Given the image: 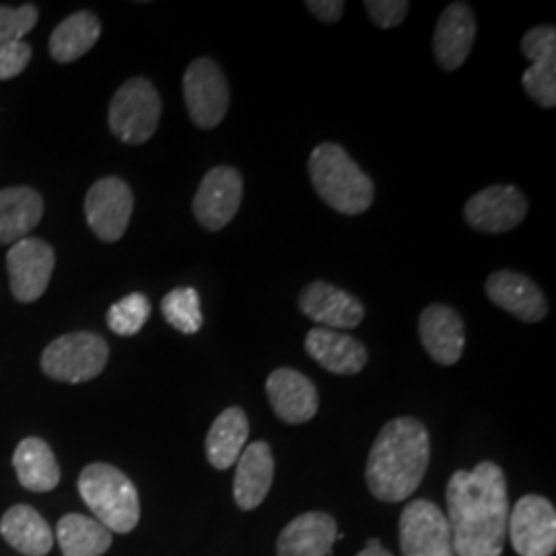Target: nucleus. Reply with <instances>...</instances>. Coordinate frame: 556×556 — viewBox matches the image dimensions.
Instances as JSON below:
<instances>
[{
	"mask_svg": "<svg viewBox=\"0 0 556 556\" xmlns=\"http://www.w3.org/2000/svg\"><path fill=\"white\" fill-rule=\"evenodd\" d=\"M184 101L192 122L211 130L219 126L229 112V83L219 64L208 56L197 59L184 75Z\"/></svg>",
	"mask_w": 556,
	"mask_h": 556,
	"instance_id": "7",
	"label": "nucleus"
},
{
	"mask_svg": "<svg viewBox=\"0 0 556 556\" xmlns=\"http://www.w3.org/2000/svg\"><path fill=\"white\" fill-rule=\"evenodd\" d=\"M151 316V301L142 293H130L108 312V328L118 337H135Z\"/></svg>",
	"mask_w": 556,
	"mask_h": 556,
	"instance_id": "30",
	"label": "nucleus"
},
{
	"mask_svg": "<svg viewBox=\"0 0 556 556\" xmlns=\"http://www.w3.org/2000/svg\"><path fill=\"white\" fill-rule=\"evenodd\" d=\"M161 314L181 334H197L204 324L199 293L192 287H179L169 291L161 301Z\"/></svg>",
	"mask_w": 556,
	"mask_h": 556,
	"instance_id": "29",
	"label": "nucleus"
},
{
	"mask_svg": "<svg viewBox=\"0 0 556 556\" xmlns=\"http://www.w3.org/2000/svg\"><path fill=\"white\" fill-rule=\"evenodd\" d=\"M233 498L243 511H252L268 497L275 478V457L268 443L254 441L239 456Z\"/></svg>",
	"mask_w": 556,
	"mask_h": 556,
	"instance_id": "21",
	"label": "nucleus"
},
{
	"mask_svg": "<svg viewBox=\"0 0 556 556\" xmlns=\"http://www.w3.org/2000/svg\"><path fill=\"white\" fill-rule=\"evenodd\" d=\"M305 351L326 371L337 376H357L369 358L365 344L357 338L319 326L307 332Z\"/></svg>",
	"mask_w": 556,
	"mask_h": 556,
	"instance_id": "20",
	"label": "nucleus"
},
{
	"mask_svg": "<svg viewBox=\"0 0 556 556\" xmlns=\"http://www.w3.org/2000/svg\"><path fill=\"white\" fill-rule=\"evenodd\" d=\"M56 540L64 556H101L110 551L114 538L98 519L68 514L56 526Z\"/></svg>",
	"mask_w": 556,
	"mask_h": 556,
	"instance_id": "28",
	"label": "nucleus"
},
{
	"mask_svg": "<svg viewBox=\"0 0 556 556\" xmlns=\"http://www.w3.org/2000/svg\"><path fill=\"white\" fill-rule=\"evenodd\" d=\"M79 493L91 514L112 534H128L139 526V491L116 466L89 464L80 472Z\"/></svg>",
	"mask_w": 556,
	"mask_h": 556,
	"instance_id": "4",
	"label": "nucleus"
},
{
	"mask_svg": "<svg viewBox=\"0 0 556 556\" xmlns=\"http://www.w3.org/2000/svg\"><path fill=\"white\" fill-rule=\"evenodd\" d=\"M363 7L378 27L392 29L404 21L408 9H410V2H406V0H367V2H363Z\"/></svg>",
	"mask_w": 556,
	"mask_h": 556,
	"instance_id": "32",
	"label": "nucleus"
},
{
	"mask_svg": "<svg viewBox=\"0 0 556 556\" xmlns=\"http://www.w3.org/2000/svg\"><path fill=\"white\" fill-rule=\"evenodd\" d=\"M13 466L21 486L27 491L48 493L59 486V462L43 439H23L13 454Z\"/></svg>",
	"mask_w": 556,
	"mask_h": 556,
	"instance_id": "26",
	"label": "nucleus"
},
{
	"mask_svg": "<svg viewBox=\"0 0 556 556\" xmlns=\"http://www.w3.org/2000/svg\"><path fill=\"white\" fill-rule=\"evenodd\" d=\"M402 556H456L447 517L435 503L417 498L397 521Z\"/></svg>",
	"mask_w": 556,
	"mask_h": 556,
	"instance_id": "8",
	"label": "nucleus"
},
{
	"mask_svg": "<svg viewBox=\"0 0 556 556\" xmlns=\"http://www.w3.org/2000/svg\"><path fill=\"white\" fill-rule=\"evenodd\" d=\"M299 309L303 316L318 321L319 328L328 330H351L365 318V307L355 295L326 280L309 282L301 291Z\"/></svg>",
	"mask_w": 556,
	"mask_h": 556,
	"instance_id": "15",
	"label": "nucleus"
},
{
	"mask_svg": "<svg viewBox=\"0 0 556 556\" xmlns=\"http://www.w3.org/2000/svg\"><path fill=\"white\" fill-rule=\"evenodd\" d=\"M486 298L526 324L546 318L548 301L532 278L514 270H497L486 280Z\"/></svg>",
	"mask_w": 556,
	"mask_h": 556,
	"instance_id": "19",
	"label": "nucleus"
},
{
	"mask_svg": "<svg viewBox=\"0 0 556 556\" xmlns=\"http://www.w3.org/2000/svg\"><path fill=\"white\" fill-rule=\"evenodd\" d=\"M477 40V17L466 2H452L438 21L433 54L443 71H457Z\"/></svg>",
	"mask_w": 556,
	"mask_h": 556,
	"instance_id": "17",
	"label": "nucleus"
},
{
	"mask_svg": "<svg viewBox=\"0 0 556 556\" xmlns=\"http://www.w3.org/2000/svg\"><path fill=\"white\" fill-rule=\"evenodd\" d=\"M31 60V48L25 41L0 46V80L15 79Z\"/></svg>",
	"mask_w": 556,
	"mask_h": 556,
	"instance_id": "33",
	"label": "nucleus"
},
{
	"mask_svg": "<svg viewBox=\"0 0 556 556\" xmlns=\"http://www.w3.org/2000/svg\"><path fill=\"white\" fill-rule=\"evenodd\" d=\"M521 52L530 60V68L523 73L521 83L528 98L536 101L540 108L556 105V27L538 25L532 27L523 40Z\"/></svg>",
	"mask_w": 556,
	"mask_h": 556,
	"instance_id": "14",
	"label": "nucleus"
},
{
	"mask_svg": "<svg viewBox=\"0 0 556 556\" xmlns=\"http://www.w3.org/2000/svg\"><path fill=\"white\" fill-rule=\"evenodd\" d=\"M135 197L130 186L119 178L96 181L85 199V217L91 231L108 243L118 241L132 217Z\"/></svg>",
	"mask_w": 556,
	"mask_h": 556,
	"instance_id": "10",
	"label": "nucleus"
},
{
	"mask_svg": "<svg viewBox=\"0 0 556 556\" xmlns=\"http://www.w3.org/2000/svg\"><path fill=\"white\" fill-rule=\"evenodd\" d=\"M309 178L319 199L340 215H363L376 199V186L337 142H321L309 155Z\"/></svg>",
	"mask_w": 556,
	"mask_h": 556,
	"instance_id": "3",
	"label": "nucleus"
},
{
	"mask_svg": "<svg viewBox=\"0 0 556 556\" xmlns=\"http://www.w3.org/2000/svg\"><path fill=\"white\" fill-rule=\"evenodd\" d=\"M528 215V199L516 186H489L464 206V219L480 233H507Z\"/></svg>",
	"mask_w": 556,
	"mask_h": 556,
	"instance_id": "13",
	"label": "nucleus"
},
{
	"mask_svg": "<svg viewBox=\"0 0 556 556\" xmlns=\"http://www.w3.org/2000/svg\"><path fill=\"white\" fill-rule=\"evenodd\" d=\"M266 396L282 422L303 425L318 415V388L295 369H275L266 379Z\"/></svg>",
	"mask_w": 556,
	"mask_h": 556,
	"instance_id": "16",
	"label": "nucleus"
},
{
	"mask_svg": "<svg viewBox=\"0 0 556 556\" xmlns=\"http://www.w3.org/2000/svg\"><path fill=\"white\" fill-rule=\"evenodd\" d=\"M38 7L21 4V7H2L0 4V46L21 41L38 23Z\"/></svg>",
	"mask_w": 556,
	"mask_h": 556,
	"instance_id": "31",
	"label": "nucleus"
},
{
	"mask_svg": "<svg viewBox=\"0 0 556 556\" xmlns=\"http://www.w3.org/2000/svg\"><path fill=\"white\" fill-rule=\"evenodd\" d=\"M100 36L101 23L98 15H93L91 11H79L62 21L52 31L48 41L50 56L60 64L75 62L83 59L100 41Z\"/></svg>",
	"mask_w": 556,
	"mask_h": 556,
	"instance_id": "27",
	"label": "nucleus"
},
{
	"mask_svg": "<svg viewBox=\"0 0 556 556\" xmlns=\"http://www.w3.org/2000/svg\"><path fill=\"white\" fill-rule=\"evenodd\" d=\"M357 556H394L388 548H383L381 546V542H379L378 538H374V540H369L367 544H365V548L358 553Z\"/></svg>",
	"mask_w": 556,
	"mask_h": 556,
	"instance_id": "35",
	"label": "nucleus"
},
{
	"mask_svg": "<svg viewBox=\"0 0 556 556\" xmlns=\"http://www.w3.org/2000/svg\"><path fill=\"white\" fill-rule=\"evenodd\" d=\"M54 250L43 239L25 238L13 243L7 254L11 293L21 303H31L43 295L54 270Z\"/></svg>",
	"mask_w": 556,
	"mask_h": 556,
	"instance_id": "12",
	"label": "nucleus"
},
{
	"mask_svg": "<svg viewBox=\"0 0 556 556\" xmlns=\"http://www.w3.org/2000/svg\"><path fill=\"white\" fill-rule=\"evenodd\" d=\"M429 459L431 439L427 427L417 418H394L383 425L367 457V489L383 503L406 501L420 486Z\"/></svg>",
	"mask_w": 556,
	"mask_h": 556,
	"instance_id": "2",
	"label": "nucleus"
},
{
	"mask_svg": "<svg viewBox=\"0 0 556 556\" xmlns=\"http://www.w3.org/2000/svg\"><path fill=\"white\" fill-rule=\"evenodd\" d=\"M507 536L519 556H553L556 551V511L548 498L526 495L509 514Z\"/></svg>",
	"mask_w": 556,
	"mask_h": 556,
	"instance_id": "9",
	"label": "nucleus"
},
{
	"mask_svg": "<svg viewBox=\"0 0 556 556\" xmlns=\"http://www.w3.org/2000/svg\"><path fill=\"white\" fill-rule=\"evenodd\" d=\"M243 199V178L236 167H213L202 181L194 197V217L208 231L225 229L238 215Z\"/></svg>",
	"mask_w": 556,
	"mask_h": 556,
	"instance_id": "11",
	"label": "nucleus"
},
{
	"mask_svg": "<svg viewBox=\"0 0 556 556\" xmlns=\"http://www.w3.org/2000/svg\"><path fill=\"white\" fill-rule=\"evenodd\" d=\"M110 358L108 342L96 332H71L50 342L41 353V369L48 378L64 383L96 379Z\"/></svg>",
	"mask_w": 556,
	"mask_h": 556,
	"instance_id": "6",
	"label": "nucleus"
},
{
	"mask_svg": "<svg viewBox=\"0 0 556 556\" xmlns=\"http://www.w3.org/2000/svg\"><path fill=\"white\" fill-rule=\"evenodd\" d=\"M250 438V422L243 408L223 410L206 435V459L215 470H229L238 462Z\"/></svg>",
	"mask_w": 556,
	"mask_h": 556,
	"instance_id": "24",
	"label": "nucleus"
},
{
	"mask_svg": "<svg viewBox=\"0 0 556 556\" xmlns=\"http://www.w3.org/2000/svg\"><path fill=\"white\" fill-rule=\"evenodd\" d=\"M305 7L314 17H318L321 23H337L342 13H344V2L342 0H307Z\"/></svg>",
	"mask_w": 556,
	"mask_h": 556,
	"instance_id": "34",
	"label": "nucleus"
},
{
	"mask_svg": "<svg viewBox=\"0 0 556 556\" xmlns=\"http://www.w3.org/2000/svg\"><path fill=\"white\" fill-rule=\"evenodd\" d=\"M43 217L40 192L27 186L0 190V245L27 238Z\"/></svg>",
	"mask_w": 556,
	"mask_h": 556,
	"instance_id": "23",
	"label": "nucleus"
},
{
	"mask_svg": "<svg viewBox=\"0 0 556 556\" xmlns=\"http://www.w3.org/2000/svg\"><path fill=\"white\" fill-rule=\"evenodd\" d=\"M160 91L151 80L135 77L126 80L110 103V130L126 144H142L160 126Z\"/></svg>",
	"mask_w": 556,
	"mask_h": 556,
	"instance_id": "5",
	"label": "nucleus"
},
{
	"mask_svg": "<svg viewBox=\"0 0 556 556\" xmlns=\"http://www.w3.org/2000/svg\"><path fill=\"white\" fill-rule=\"evenodd\" d=\"M0 534L21 555H48L54 544L48 521L29 505L11 507L0 519Z\"/></svg>",
	"mask_w": 556,
	"mask_h": 556,
	"instance_id": "25",
	"label": "nucleus"
},
{
	"mask_svg": "<svg viewBox=\"0 0 556 556\" xmlns=\"http://www.w3.org/2000/svg\"><path fill=\"white\" fill-rule=\"evenodd\" d=\"M337 540V519L324 511H309L285 526L277 540V555L328 556Z\"/></svg>",
	"mask_w": 556,
	"mask_h": 556,
	"instance_id": "22",
	"label": "nucleus"
},
{
	"mask_svg": "<svg viewBox=\"0 0 556 556\" xmlns=\"http://www.w3.org/2000/svg\"><path fill=\"white\" fill-rule=\"evenodd\" d=\"M418 334L427 355L439 365H456L464 353V319L454 307L433 303L418 318Z\"/></svg>",
	"mask_w": 556,
	"mask_h": 556,
	"instance_id": "18",
	"label": "nucleus"
},
{
	"mask_svg": "<svg viewBox=\"0 0 556 556\" xmlns=\"http://www.w3.org/2000/svg\"><path fill=\"white\" fill-rule=\"evenodd\" d=\"M447 523L456 556H501L507 540V480L495 462L457 470L447 482Z\"/></svg>",
	"mask_w": 556,
	"mask_h": 556,
	"instance_id": "1",
	"label": "nucleus"
}]
</instances>
